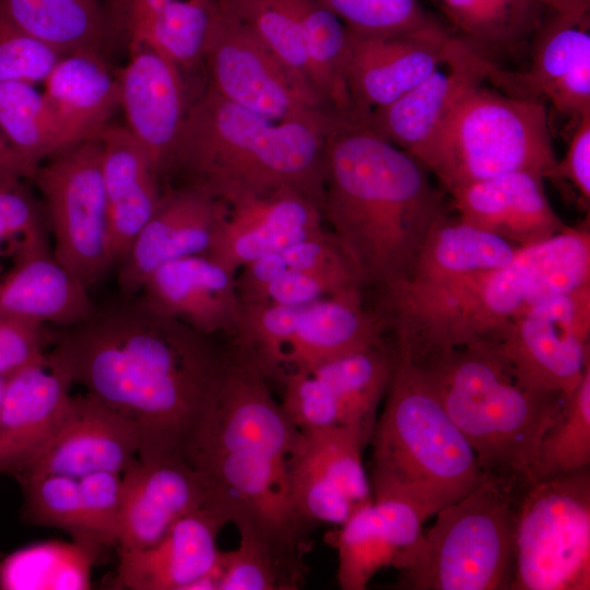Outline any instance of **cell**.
I'll use <instances>...</instances> for the list:
<instances>
[{"label": "cell", "instance_id": "cell-50", "mask_svg": "<svg viewBox=\"0 0 590 590\" xmlns=\"http://www.w3.org/2000/svg\"><path fill=\"white\" fill-rule=\"evenodd\" d=\"M52 333L46 326L0 314V375L8 376L46 352Z\"/></svg>", "mask_w": 590, "mask_h": 590}, {"label": "cell", "instance_id": "cell-52", "mask_svg": "<svg viewBox=\"0 0 590 590\" xmlns=\"http://www.w3.org/2000/svg\"><path fill=\"white\" fill-rule=\"evenodd\" d=\"M174 0H103L106 36L111 31L127 44L153 16Z\"/></svg>", "mask_w": 590, "mask_h": 590}, {"label": "cell", "instance_id": "cell-9", "mask_svg": "<svg viewBox=\"0 0 590 590\" xmlns=\"http://www.w3.org/2000/svg\"><path fill=\"white\" fill-rule=\"evenodd\" d=\"M556 163L545 103L482 83L455 107L423 165L450 193L518 170L552 179Z\"/></svg>", "mask_w": 590, "mask_h": 590}, {"label": "cell", "instance_id": "cell-5", "mask_svg": "<svg viewBox=\"0 0 590 590\" xmlns=\"http://www.w3.org/2000/svg\"><path fill=\"white\" fill-rule=\"evenodd\" d=\"M337 119L274 120L208 87L188 108L169 172L226 203L292 188L323 206L326 144Z\"/></svg>", "mask_w": 590, "mask_h": 590}, {"label": "cell", "instance_id": "cell-24", "mask_svg": "<svg viewBox=\"0 0 590 590\" xmlns=\"http://www.w3.org/2000/svg\"><path fill=\"white\" fill-rule=\"evenodd\" d=\"M138 298L196 331L232 339L238 328L241 300L235 273L208 257L193 255L169 261L144 282Z\"/></svg>", "mask_w": 590, "mask_h": 590}, {"label": "cell", "instance_id": "cell-19", "mask_svg": "<svg viewBox=\"0 0 590 590\" xmlns=\"http://www.w3.org/2000/svg\"><path fill=\"white\" fill-rule=\"evenodd\" d=\"M226 212V202L192 187L163 193L158 208L117 264L123 298L137 295L161 266L205 255Z\"/></svg>", "mask_w": 590, "mask_h": 590}, {"label": "cell", "instance_id": "cell-36", "mask_svg": "<svg viewBox=\"0 0 590 590\" xmlns=\"http://www.w3.org/2000/svg\"><path fill=\"white\" fill-rule=\"evenodd\" d=\"M0 132L35 168L70 145L43 93L21 81L0 80Z\"/></svg>", "mask_w": 590, "mask_h": 590}, {"label": "cell", "instance_id": "cell-15", "mask_svg": "<svg viewBox=\"0 0 590 590\" xmlns=\"http://www.w3.org/2000/svg\"><path fill=\"white\" fill-rule=\"evenodd\" d=\"M368 441L350 427L300 432L291 494L298 516L309 527H340L356 508L373 500L362 460Z\"/></svg>", "mask_w": 590, "mask_h": 590}, {"label": "cell", "instance_id": "cell-35", "mask_svg": "<svg viewBox=\"0 0 590 590\" xmlns=\"http://www.w3.org/2000/svg\"><path fill=\"white\" fill-rule=\"evenodd\" d=\"M590 464V367L577 387L563 396L553 422L542 436L529 483L574 472Z\"/></svg>", "mask_w": 590, "mask_h": 590}, {"label": "cell", "instance_id": "cell-16", "mask_svg": "<svg viewBox=\"0 0 590 590\" xmlns=\"http://www.w3.org/2000/svg\"><path fill=\"white\" fill-rule=\"evenodd\" d=\"M452 38L438 22L394 36L350 32L345 63L350 121L362 123L421 83L447 57Z\"/></svg>", "mask_w": 590, "mask_h": 590}, {"label": "cell", "instance_id": "cell-55", "mask_svg": "<svg viewBox=\"0 0 590 590\" xmlns=\"http://www.w3.org/2000/svg\"><path fill=\"white\" fill-rule=\"evenodd\" d=\"M8 376L0 375V405H1L2 398H3Z\"/></svg>", "mask_w": 590, "mask_h": 590}, {"label": "cell", "instance_id": "cell-21", "mask_svg": "<svg viewBox=\"0 0 590 590\" xmlns=\"http://www.w3.org/2000/svg\"><path fill=\"white\" fill-rule=\"evenodd\" d=\"M133 426L90 393L72 397L59 426L16 475L59 474L80 479L96 472L122 473L138 458Z\"/></svg>", "mask_w": 590, "mask_h": 590}, {"label": "cell", "instance_id": "cell-44", "mask_svg": "<svg viewBox=\"0 0 590 590\" xmlns=\"http://www.w3.org/2000/svg\"><path fill=\"white\" fill-rule=\"evenodd\" d=\"M23 181L0 185V274L50 250L45 217Z\"/></svg>", "mask_w": 590, "mask_h": 590}, {"label": "cell", "instance_id": "cell-6", "mask_svg": "<svg viewBox=\"0 0 590 590\" xmlns=\"http://www.w3.org/2000/svg\"><path fill=\"white\" fill-rule=\"evenodd\" d=\"M373 440V498H397L425 519L484 477L476 455L451 421L423 369L396 352Z\"/></svg>", "mask_w": 590, "mask_h": 590}, {"label": "cell", "instance_id": "cell-37", "mask_svg": "<svg viewBox=\"0 0 590 590\" xmlns=\"http://www.w3.org/2000/svg\"><path fill=\"white\" fill-rule=\"evenodd\" d=\"M217 0H174L148 21L128 47L145 45L180 70L204 59Z\"/></svg>", "mask_w": 590, "mask_h": 590}, {"label": "cell", "instance_id": "cell-47", "mask_svg": "<svg viewBox=\"0 0 590 590\" xmlns=\"http://www.w3.org/2000/svg\"><path fill=\"white\" fill-rule=\"evenodd\" d=\"M63 57L51 45L27 33L0 10V80L44 82Z\"/></svg>", "mask_w": 590, "mask_h": 590}, {"label": "cell", "instance_id": "cell-2", "mask_svg": "<svg viewBox=\"0 0 590 590\" xmlns=\"http://www.w3.org/2000/svg\"><path fill=\"white\" fill-rule=\"evenodd\" d=\"M299 437L263 373L228 345L219 387L185 458L203 482L206 506L239 536L305 564L311 527L298 516L291 494Z\"/></svg>", "mask_w": 590, "mask_h": 590}, {"label": "cell", "instance_id": "cell-29", "mask_svg": "<svg viewBox=\"0 0 590 590\" xmlns=\"http://www.w3.org/2000/svg\"><path fill=\"white\" fill-rule=\"evenodd\" d=\"M384 316L365 307L362 290L303 306L285 354L287 370L309 371L329 361L384 343Z\"/></svg>", "mask_w": 590, "mask_h": 590}, {"label": "cell", "instance_id": "cell-17", "mask_svg": "<svg viewBox=\"0 0 590 590\" xmlns=\"http://www.w3.org/2000/svg\"><path fill=\"white\" fill-rule=\"evenodd\" d=\"M529 68L512 74L500 70L496 84L504 91L548 101L576 122L590 113V12L547 10L531 39Z\"/></svg>", "mask_w": 590, "mask_h": 590}, {"label": "cell", "instance_id": "cell-22", "mask_svg": "<svg viewBox=\"0 0 590 590\" xmlns=\"http://www.w3.org/2000/svg\"><path fill=\"white\" fill-rule=\"evenodd\" d=\"M72 384L49 351L8 376L0 405V473L16 476L46 445L69 409Z\"/></svg>", "mask_w": 590, "mask_h": 590}, {"label": "cell", "instance_id": "cell-7", "mask_svg": "<svg viewBox=\"0 0 590 590\" xmlns=\"http://www.w3.org/2000/svg\"><path fill=\"white\" fill-rule=\"evenodd\" d=\"M416 364L474 450L483 473L529 485L538 446L564 394L521 384L488 343L455 347Z\"/></svg>", "mask_w": 590, "mask_h": 590}, {"label": "cell", "instance_id": "cell-3", "mask_svg": "<svg viewBox=\"0 0 590 590\" xmlns=\"http://www.w3.org/2000/svg\"><path fill=\"white\" fill-rule=\"evenodd\" d=\"M430 173L365 125L337 119L326 144L323 219L364 287L404 281L448 213Z\"/></svg>", "mask_w": 590, "mask_h": 590}, {"label": "cell", "instance_id": "cell-40", "mask_svg": "<svg viewBox=\"0 0 590 590\" xmlns=\"http://www.w3.org/2000/svg\"><path fill=\"white\" fill-rule=\"evenodd\" d=\"M217 3L250 27L281 62L315 90L296 0H217Z\"/></svg>", "mask_w": 590, "mask_h": 590}, {"label": "cell", "instance_id": "cell-49", "mask_svg": "<svg viewBox=\"0 0 590 590\" xmlns=\"http://www.w3.org/2000/svg\"><path fill=\"white\" fill-rule=\"evenodd\" d=\"M86 526L94 545L118 543L122 508L121 473L96 472L79 479Z\"/></svg>", "mask_w": 590, "mask_h": 590}, {"label": "cell", "instance_id": "cell-26", "mask_svg": "<svg viewBox=\"0 0 590 590\" xmlns=\"http://www.w3.org/2000/svg\"><path fill=\"white\" fill-rule=\"evenodd\" d=\"M227 523L208 506L184 516L152 546L120 554L116 588L188 590L216 565L217 536Z\"/></svg>", "mask_w": 590, "mask_h": 590}, {"label": "cell", "instance_id": "cell-10", "mask_svg": "<svg viewBox=\"0 0 590 590\" xmlns=\"http://www.w3.org/2000/svg\"><path fill=\"white\" fill-rule=\"evenodd\" d=\"M515 550L510 590L590 589L589 467L524 487Z\"/></svg>", "mask_w": 590, "mask_h": 590}, {"label": "cell", "instance_id": "cell-51", "mask_svg": "<svg viewBox=\"0 0 590 590\" xmlns=\"http://www.w3.org/2000/svg\"><path fill=\"white\" fill-rule=\"evenodd\" d=\"M553 180L565 179L587 203L590 200V113L575 122L562 160H557Z\"/></svg>", "mask_w": 590, "mask_h": 590}, {"label": "cell", "instance_id": "cell-20", "mask_svg": "<svg viewBox=\"0 0 590 590\" xmlns=\"http://www.w3.org/2000/svg\"><path fill=\"white\" fill-rule=\"evenodd\" d=\"M118 75L126 127L161 178L169 172L188 111L180 69L145 45L129 48Z\"/></svg>", "mask_w": 590, "mask_h": 590}, {"label": "cell", "instance_id": "cell-39", "mask_svg": "<svg viewBox=\"0 0 590 590\" xmlns=\"http://www.w3.org/2000/svg\"><path fill=\"white\" fill-rule=\"evenodd\" d=\"M363 284L350 262L328 263L311 253L285 256L257 303L305 306Z\"/></svg>", "mask_w": 590, "mask_h": 590}, {"label": "cell", "instance_id": "cell-32", "mask_svg": "<svg viewBox=\"0 0 590 590\" xmlns=\"http://www.w3.org/2000/svg\"><path fill=\"white\" fill-rule=\"evenodd\" d=\"M396 364V350L384 343L352 353L311 370L332 390L346 425L371 439L378 405L387 392Z\"/></svg>", "mask_w": 590, "mask_h": 590}, {"label": "cell", "instance_id": "cell-25", "mask_svg": "<svg viewBox=\"0 0 590 590\" xmlns=\"http://www.w3.org/2000/svg\"><path fill=\"white\" fill-rule=\"evenodd\" d=\"M543 182L538 174L518 170L469 184L449 196L462 221L522 248L566 226L551 206Z\"/></svg>", "mask_w": 590, "mask_h": 590}, {"label": "cell", "instance_id": "cell-1", "mask_svg": "<svg viewBox=\"0 0 590 590\" xmlns=\"http://www.w3.org/2000/svg\"><path fill=\"white\" fill-rule=\"evenodd\" d=\"M73 384L128 421L138 458H184L219 387L227 347L139 299L52 333Z\"/></svg>", "mask_w": 590, "mask_h": 590}, {"label": "cell", "instance_id": "cell-45", "mask_svg": "<svg viewBox=\"0 0 590 590\" xmlns=\"http://www.w3.org/2000/svg\"><path fill=\"white\" fill-rule=\"evenodd\" d=\"M359 36H394L427 27L435 21L418 0H318Z\"/></svg>", "mask_w": 590, "mask_h": 590}, {"label": "cell", "instance_id": "cell-8", "mask_svg": "<svg viewBox=\"0 0 590 590\" xmlns=\"http://www.w3.org/2000/svg\"><path fill=\"white\" fill-rule=\"evenodd\" d=\"M524 487L484 474L403 550L393 568L413 590H510L518 500Z\"/></svg>", "mask_w": 590, "mask_h": 590}, {"label": "cell", "instance_id": "cell-54", "mask_svg": "<svg viewBox=\"0 0 590 590\" xmlns=\"http://www.w3.org/2000/svg\"><path fill=\"white\" fill-rule=\"evenodd\" d=\"M550 11L559 13L590 12V0H540Z\"/></svg>", "mask_w": 590, "mask_h": 590}, {"label": "cell", "instance_id": "cell-43", "mask_svg": "<svg viewBox=\"0 0 590 590\" xmlns=\"http://www.w3.org/2000/svg\"><path fill=\"white\" fill-rule=\"evenodd\" d=\"M219 562V590H295L307 571L306 564L287 560L244 536L236 548L220 551Z\"/></svg>", "mask_w": 590, "mask_h": 590}, {"label": "cell", "instance_id": "cell-41", "mask_svg": "<svg viewBox=\"0 0 590 590\" xmlns=\"http://www.w3.org/2000/svg\"><path fill=\"white\" fill-rule=\"evenodd\" d=\"M303 306L241 303V315L229 344L247 355L263 375L282 380L285 354Z\"/></svg>", "mask_w": 590, "mask_h": 590}, {"label": "cell", "instance_id": "cell-46", "mask_svg": "<svg viewBox=\"0 0 590 590\" xmlns=\"http://www.w3.org/2000/svg\"><path fill=\"white\" fill-rule=\"evenodd\" d=\"M281 406L294 426L303 432L347 427L337 397L319 377L310 371L287 370L282 380Z\"/></svg>", "mask_w": 590, "mask_h": 590}, {"label": "cell", "instance_id": "cell-30", "mask_svg": "<svg viewBox=\"0 0 590 590\" xmlns=\"http://www.w3.org/2000/svg\"><path fill=\"white\" fill-rule=\"evenodd\" d=\"M87 288L48 251L27 257L0 274V314L22 321L68 328L95 309Z\"/></svg>", "mask_w": 590, "mask_h": 590}, {"label": "cell", "instance_id": "cell-28", "mask_svg": "<svg viewBox=\"0 0 590 590\" xmlns=\"http://www.w3.org/2000/svg\"><path fill=\"white\" fill-rule=\"evenodd\" d=\"M111 250L118 264L158 208L160 177L126 127L107 125L97 134Z\"/></svg>", "mask_w": 590, "mask_h": 590}, {"label": "cell", "instance_id": "cell-33", "mask_svg": "<svg viewBox=\"0 0 590 590\" xmlns=\"http://www.w3.org/2000/svg\"><path fill=\"white\" fill-rule=\"evenodd\" d=\"M0 10L63 56L101 52L106 37L103 0H0Z\"/></svg>", "mask_w": 590, "mask_h": 590}, {"label": "cell", "instance_id": "cell-48", "mask_svg": "<svg viewBox=\"0 0 590 590\" xmlns=\"http://www.w3.org/2000/svg\"><path fill=\"white\" fill-rule=\"evenodd\" d=\"M79 543H40L21 548L0 562V589H56L59 575Z\"/></svg>", "mask_w": 590, "mask_h": 590}, {"label": "cell", "instance_id": "cell-14", "mask_svg": "<svg viewBox=\"0 0 590 590\" xmlns=\"http://www.w3.org/2000/svg\"><path fill=\"white\" fill-rule=\"evenodd\" d=\"M497 69L479 50L453 36L447 57L427 78L371 113L362 125L423 165L455 107L472 88L491 82Z\"/></svg>", "mask_w": 590, "mask_h": 590}, {"label": "cell", "instance_id": "cell-4", "mask_svg": "<svg viewBox=\"0 0 590 590\" xmlns=\"http://www.w3.org/2000/svg\"><path fill=\"white\" fill-rule=\"evenodd\" d=\"M589 282L588 225H566L519 248L507 263L448 288L384 297L381 310L397 352L420 363L455 347L491 343L532 307Z\"/></svg>", "mask_w": 590, "mask_h": 590}, {"label": "cell", "instance_id": "cell-34", "mask_svg": "<svg viewBox=\"0 0 590 590\" xmlns=\"http://www.w3.org/2000/svg\"><path fill=\"white\" fill-rule=\"evenodd\" d=\"M458 37L475 47L514 48L532 39L547 9L540 0H430Z\"/></svg>", "mask_w": 590, "mask_h": 590}, {"label": "cell", "instance_id": "cell-11", "mask_svg": "<svg viewBox=\"0 0 590 590\" xmlns=\"http://www.w3.org/2000/svg\"><path fill=\"white\" fill-rule=\"evenodd\" d=\"M32 181L45 201L54 257L88 288L115 264L98 137L47 157Z\"/></svg>", "mask_w": 590, "mask_h": 590}, {"label": "cell", "instance_id": "cell-31", "mask_svg": "<svg viewBox=\"0 0 590 590\" xmlns=\"http://www.w3.org/2000/svg\"><path fill=\"white\" fill-rule=\"evenodd\" d=\"M44 85L43 96L70 144L97 135L120 107L118 76L101 52L63 56Z\"/></svg>", "mask_w": 590, "mask_h": 590}, {"label": "cell", "instance_id": "cell-27", "mask_svg": "<svg viewBox=\"0 0 590 590\" xmlns=\"http://www.w3.org/2000/svg\"><path fill=\"white\" fill-rule=\"evenodd\" d=\"M518 249L446 213L427 234L409 276L379 294L414 297L435 293L507 263Z\"/></svg>", "mask_w": 590, "mask_h": 590}, {"label": "cell", "instance_id": "cell-18", "mask_svg": "<svg viewBox=\"0 0 590 590\" xmlns=\"http://www.w3.org/2000/svg\"><path fill=\"white\" fill-rule=\"evenodd\" d=\"M322 205L292 188L227 203L206 256L236 273L246 264L323 234Z\"/></svg>", "mask_w": 590, "mask_h": 590}, {"label": "cell", "instance_id": "cell-38", "mask_svg": "<svg viewBox=\"0 0 590 590\" xmlns=\"http://www.w3.org/2000/svg\"><path fill=\"white\" fill-rule=\"evenodd\" d=\"M337 550V578L343 590H364L373 576L386 567H394L399 550L391 542L373 506V500L356 508L329 534Z\"/></svg>", "mask_w": 590, "mask_h": 590}, {"label": "cell", "instance_id": "cell-13", "mask_svg": "<svg viewBox=\"0 0 590 590\" xmlns=\"http://www.w3.org/2000/svg\"><path fill=\"white\" fill-rule=\"evenodd\" d=\"M488 344L524 386L567 394L590 367V282L532 307Z\"/></svg>", "mask_w": 590, "mask_h": 590}, {"label": "cell", "instance_id": "cell-42", "mask_svg": "<svg viewBox=\"0 0 590 590\" xmlns=\"http://www.w3.org/2000/svg\"><path fill=\"white\" fill-rule=\"evenodd\" d=\"M17 480L24 494V516L30 522L61 529L74 542L97 550L86 526L79 479L30 474Z\"/></svg>", "mask_w": 590, "mask_h": 590}, {"label": "cell", "instance_id": "cell-12", "mask_svg": "<svg viewBox=\"0 0 590 590\" xmlns=\"http://www.w3.org/2000/svg\"><path fill=\"white\" fill-rule=\"evenodd\" d=\"M204 60L210 73L208 87L247 110L274 120L333 114L319 94L281 62L250 27L219 3Z\"/></svg>", "mask_w": 590, "mask_h": 590}, {"label": "cell", "instance_id": "cell-53", "mask_svg": "<svg viewBox=\"0 0 590 590\" xmlns=\"http://www.w3.org/2000/svg\"><path fill=\"white\" fill-rule=\"evenodd\" d=\"M35 167L28 164L0 132V185L32 180Z\"/></svg>", "mask_w": 590, "mask_h": 590}, {"label": "cell", "instance_id": "cell-23", "mask_svg": "<svg viewBox=\"0 0 590 590\" xmlns=\"http://www.w3.org/2000/svg\"><path fill=\"white\" fill-rule=\"evenodd\" d=\"M121 477L119 554L152 546L180 518L208 504L200 475L184 458H135Z\"/></svg>", "mask_w": 590, "mask_h": 590}]
</instances>
